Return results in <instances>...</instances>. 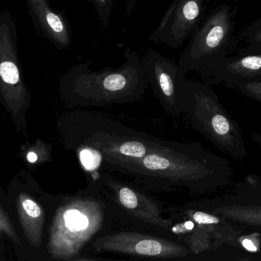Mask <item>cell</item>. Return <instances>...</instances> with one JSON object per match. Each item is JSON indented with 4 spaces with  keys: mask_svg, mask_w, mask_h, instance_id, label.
Listing matches in <instances>:
<instances>
[{
    "mask_svg": "<svg viewBox=\"0 0 261 261\" xmlns=\"http://www.w3.org/2000/svg\"><path fill=\"white\" fill-rule=\"evenodd\" d=\"M182 13L186 19H195L199 14V6L195 1L187 2L182 9Z\"/></svg>",
    "mask_w": 261,
    "mask_h": 261,
    "instance_id": "44dd1931",
    "label": "cell"
},
{
    "mask_svg": "<svg viewBox=\"0 0 261 261\" xmlns=\"http://www.w3.org/2000/svg\"><path fill=\"white\" fill-rule=\"evenodd\" d=\"M89 2H90V3H92V4H93V2H94V0H88Z\"/></svg>",
    "mask_w": 261,
    "mask_h": 261,
    "instance_id": "d4e9b609",
    "label": "cell"
},
{
    "mask_svg": "<svg viewBox=\"0 0 261 261\" xmlns=\"http://www.w3.org/2000/svg\"><path fill=\"white\" fill-rule=\"evenodd\" d=\"M185 216H188V219L196 222L197 225L202 226H209V225H216L220 223L221 219L216 216L215 213H207L202 210H196V208H189L185 210Z\"/></svg>",
    "mask_w": 261,
    "mask_h": 261,
    "instance_id": "9a60e30c",
    "label": "cell"
},
{
    "mask_svg": "<svg viewBox=\"0 0 261 261\" xmlns=\"http://www.w3.org/2000/svg\"><path fill=\"white\" fill-rule=\"evenodd\" d=\"M251 138H252L253 141L261 149V134H252Z\"/></svg>",
    "mask_w": 261,
    "mask_h": 261,
    "instance_id": "603a6c76",
    "label": "cell"
},
{
    "mask_svg": "<svg viewBox=\"0 0 261 261\" xmlns=\"http://www.w3.org/2000/svg\"><path fill=\"white\" fill-rule=\"evenodd\" d=\"M142 65L155 96L165 111L173 116L183 114L187 80L180 66L156 52L147 54L143 59Z\"/></svg>",
    "mask_w": 261,
    "mask_h": 261,
    "instance_id": "8992f818",
    "label": "cell"
},
{
    "mask_svg": "<svg viewBox=\"0 0 261 261\" xmlns=\"http://www.w3.org/2000/svg\"><path fill=\"white\" fill-rule=\"evenodd\" d=\"M125 56L127 61L118 70L78 75L74 83V93H78L83 100L96 103L127 100L145 73L136 54L128 49Z\"/></svg>",
    "mask_w": 261,
    "mask_h": 261,
    "instance_id": "5b68a950",
    "label": "cell"
},
{
    "mask_svg": "<svg viewBox=\"0 0 261 261\" xmlns=\"http://www.w3.org/2000/svg\"><path fill=\"white\" fill-rule=\"evenodd\" d=\"M103 221V208L96 200L75 199L64 204L52 220L48 252L56 260H70L99 231Z\"/></svg>",
    "mask_w": 261,
    "mask_h": 261,
    "instance_id": "3957f363",
    "label": "cell"
},
{
    "mask_svg": "<svg viewBox=\"0 0 261 261\" xmlns=\"http://www.w3.org/2000/svg\"><path fill=\"white\" fill-rule=\"evenodd\" d=\"M113 2L114 0H94L93 3L101 24L105 29L110 26Z\"/></svg>",
    "mask_w": 261,
    "mask_h": 261,
    "instance_id": "2e32d148",
    "label": "cell"
},
{
    "mask_svg": "<svg viewBox=\"0 0 261 261\" xmlns=\"http://www.w3.org/2000/svg\"><path fill=\"white\" fill-rule=\"evenodd\" d=\"M70 261H98V260H91V259L79 258V259H75V260H72Z\"/></svg>",
    "mask_w": 261,
    "mask_h": 261,
    "instance_id": "cb8c5ba5",
    "label": "cell"
},
{
    "mask_svg": "<svg viewBox=\"0 0 261 261\" xmlns=\"http://www.w3.org/2000/svg\"><path fill=\"white\" fill-rule=\"evenodd\" d=\"M224 38V29L222 26L216 25L213 27L210 31L209 33L207 35L206 39H205V45L206 48L205 49L206 51H212V50H216L218 47L220 45L222 39ZM204 53V55H205ZM203 55V56H204ZM201 58L199 61V65H198L196 70H199V65H200L201 61H202V58Z\"/></svg>",
    "mask_w": 261,
    "mask_h": 261,
    "instance_id": "d6986e66",
    "label": "cell"
},
{
    "mask_svg": "<svg viewBox=\"0 0 261 261\" xmlns=\"http://www.w3.org/2000/svg\"><path fill=\"white\" fill-rule=\"evenodd\" d=\"M81 164L87 170H93L99 167L101 161V153L98 150L86 147L80 152Z\"/></svg>",
    "mask_w": 261,
    "mask_h": 261,
    "instance_id": "e0dca14e",
    "label": "cell"
},
{
    "mask_svg": "<svg viewBox=\"0 0 261 261\" xmlns=\"http://www.w3.org/2000/svg\"><path fill=\"white\" fill-rule=\"evenodd\" d=\"M233 90H237L247 97L261 102V80L239 84Z\"/></svg>",
    "mask_w": 261,
    "mask_h": 261,
    "instance_id": "ac0fdd59",
    "label": "cell"
},
{
    "mask_svg": "<svg viewBox=\"0 0 261 261\" xmlns=\"http://www.w3.org/2000/svg\"><path fill=\"white\" fill-rule=\"evenodd\" d=\"M183 114L221 151L237 161L247 158L248 152L239 124L208 84L187 80Z\"/></svg>",
    "mask_w": 261,
    "mask_h": 261,
    "instance_id": "7a4b0ae2",
    "label": "cell"
},
{
    "mask_svg": "<svg viewBox=\"0 0 261 261\" xmlns=\"http://www.w3.org/2000/svg\"><path fill=\"white\" fill-rule=\"evenodd\" d=\"M0 231L10 238L16 245H19L21 244V241L14 229L9 216L3 206L0 207Z\"/></svg>",
    "mask_w": 261,
    "mask_h": 261,
    "instance_id": "ffe728a7",
    "label": "cell"
},
{
    "mask_svg": "<svg viewBox=\"0 0 261 261\" xmlns=\"http://www.w3.org/2000/svg\"><path fill=\"white\" fill-rule=\"evenodd\" d=\"M123 167L144 173L162 187L186 188L198 193L232 182L231 164L196 142L159 141L151 153Z\"/></svg>",
    "mask_w": 261,
    "mask_h": 261,
    "instance_id": "6da1fadb",
    "label": "cell"
},
{
    "mask_svg": "<svg viewBox=\"0 0 261 261\" xmlns=\"http://www.w3.org/2000/svg\"><path fill=\"white\" fill-rule=\"evenodd\" d=\"M243 246L246 248L247 250L250 251H257V249L254 245V242L252 241L249 240V239H245L242 242Z\"/></svg>",
    "mask_w": 261,
    "mask_h": 261,
    "instance_id": "7402d4cb",
    "label": "cell"
},
{
    "mask_svg": "<svg viewBox=\"0 0 261 261\" xmlns=\"http://www.w3.org/2000/svg\"><path fill=\"white\" fill-rule=\"evenodd\" d=\"M28 10L38 33L64 49L72 42V32L67 20L54 11L48 0H27Z\"/></svg>",
    "mask_w": 261,
    "mask_h": 261,
    "instance_id": "9c48e42d",
    "label": "cell"
},
{
    "mask_svg": "<svg viewBox=\"0 0 261 261\" xmlns=\"http://www.w3.org/2000/svg\"><path fill=\"white\" fill-rule=\"evenodd\" d=\"M15 20L7 10L0 13V94L1 102L18 132L27 135L26 114L31 104V93L22 76L18 60Z\"/></svg>",
    "mask_w": 261,
    "mask_h": 261,
    "instance_id": "277c9868",
    "label": "cell"
},
{
    "mask_svg": "<svg viewBox=\"0 0 261 261\" xmlns=\"http://www.w3.org/2000/svg\"><path fill=\"white\" fill-rule=\"evenodd\" d=\"M120 205L133 217L147 223L169 228L171 221L164 219L159 205L145 195L114 181H107Z\"/></svg>",
    "mask_w": 261,
    "mask_h": 261,
    "instance_id": "30bf717a",
    "label": "cell"
},
{
    "mask_svg": "<svg viewBox=\"0 0 261 261\" xmlns=\"http://www.w3.org/2000/svg\"><path fill=\"white\" fill-rule=\"evenodd\" d=\"M261 80V55H248L232 61H220L205 80L230 89L241 84Z\"/></svg>",
    "mask_w": 261,
    "mask_h": 261,
    "instance_id": "8fae6325",
    "label": "cell"
},
{
    "mask_svg": "<svg viewBox=\"0 0 261 261\" xmlns=\"http://www.w3.org/2000/svg\"><path fill=\"white\" fill-rule=\"evenodd\" d=\"M21 150L26 162L31 165H40L49 161L52 147L50 144L38 140L34 144L25 146V149Z\"/></svg>",
    "mask_w": 261,
    "mask_h": 261,
    "instance_id": "5bb4252c",
    "label": "cell"
},
{
    "mask_svg": "<svg viewBox=\"0 0 261 261\" xmlns=\"http://www.w3.org/2000/svg\"><path fill=\"white\" fill-rule=\"evenodd\" d=\"M97 251L117 252L139 257H182L188 254L186 248L161 238L140 233L121 231L103 236L93 245Z\"/></svg>",
    "mask_w": 261,
    "mask_h": 261,
    "instance_id": "52a82bcc",
    "label": "cell"
},
{
    "mask_svg": "<svg viewBox=\"0 0 261 261\" xmlns=\"http://www.w3.org/2000/svg\"><path fill=\"white\" fill-rule=\"evenodd\" d=\"M16 206L18 219L28 242L38 248L42 242L44 210L36 201L24 193L17 198Z\"/></svg>",
    "mask_w": 261,
    "mask_h": 261,
    "instance_id": "7c38bea8",
    "label": "cell"
},
{
    "mask_svg": "<svg viewBox=\"0 0 261 261\" xmlns=\"http://www.w3.org/2000/svg\"><path fill=\"white\" fill-rule=\"evenodd\" d=\"M159 141H142L139 140H126L106 143L102 150L108 161H113L120 166L136 162L151 153Z\"/></svg>",
    "mask_w": 261,
    "mask_h": 261,
    "instance_id": "4fadbf2b",
    "label": "cell"
},
{
    "mask_svg": "<svg viewBox=\"0 0 261 261\" xmlns=\"http://www.w3.org/2000/svg\"><path fill=\"white\" fill-rule=\"evenodd\" d=\"M211 212L225 219L261 226V177L246 175L239 182L237 194L209 204Z\"/></svg>",
    "mask_w": 261,
    "mask_h": 261,
    "instance_id": "ba28073f",
    "label": "cell"
}]
</instances>
